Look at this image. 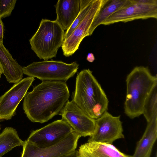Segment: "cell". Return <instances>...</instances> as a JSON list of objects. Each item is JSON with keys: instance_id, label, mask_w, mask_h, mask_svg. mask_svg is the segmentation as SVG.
Returning a JSON list of instances; mask_svg holds the SVG:
<instances>
[{"instance_id": "8fae6325", "label": "cell", "mask_w": 157, "mask_h": 157, "mask_svg": "<svg viewBox=\"0 0 157 157\" xmlns=\"http://www.w3.org/2000/svg\"><path fill=\"white\" fill-rule=\"evenodd\" d=\"M34 80L31 77L22 79L0 97V121L12 118Z\"/></svg>"}, {"instance_id": "277c9868", "label": "cell", "mask_w": 157, "mask_h": 157, "mask_svg": "<svg viewBox=\"0 0 157 157\" xmlns=\"http://www.w3.org/2000/svg\"><path fill=\"white\" fill-rule=\"evenodd\" d=\"M64 34L57 21L42 19L37 31L29 40L31 49L44 61L55 57L63 43Z\"/></svg>"}, {"instance_id": "7a4b0ae2", "label": "cell", "mask_w": 157, "mask_h": 157, "mask_svg": "<svg viewBox=\"0 0 157 157\" xmlns=\"http://www.w3.org/2000/svg\"><path fill=\"white\" fill-rule=\"evenodd\" d=\"M89 69L77 74L72 101L89 117L97 119L107 111L109 101Z\"/></svg>"}, {"instance_id": "4316f807", "label": "cell", "mask_w": 157, "mask_h": 157, "mask_svg": "<svg viewBox=\"0 0 157 157\" xmlns=\"http://www.w3.org/2000/svg\"><path fill=\"white\" fill-rule=\"evenodd\" d=\"M0 129H1V128H0Z\"/></svg>"}, {"instance_id": "603a6c76", "label": "cell", "mask_w": 157, "mask_h": 157, "mask_svg": "<svg viewBox=\"0 0 157 157\" xmlns=\"http://www.w3.org/2000/svg\"><path fill=\"white\" fill-rule=\"evenodd\" d=\"M59 157H78L77 154V151L75 150L72 152Z\"/></svg>"}, {"instance_id": "6da1fadb", "label": "cell", "mask_w": 157, "mask_h": 157, "mask_svg": "<svg viewBox=\"0 0 157 157\" xmlns=\"http://www.w3.org/2000/svg\"><path fill=\"white\" fill-rule=\"evenodd\" d=\"M70 96L65 82L43 81L27 92L23 109L31 122L43 123L59 114Z\"/></svg>"}, {"instance_id": "5bb4252c", "label": "cell", "mask_w": 157, "mask_h": 157, "mask_svg": "<svg viewBox=\"0 0 157 157\" xmlns=\"http://www.w3.org/2000/svg\"><path fill=\"white\" fill-rule=\"evenodd\" d=\"M56 8V20L64 30H67L79 14L80 10V0H59Z\"/></svg>"}, {"instance_id": "ac0fdd59", "label": "cell", "mask_w": 157, "mask_h": 157, "mask_svg": "<svg viewBox=\"0 0 157 157\" xmlns=\"http://www.w3.org/2000/svg\"><path fill=\"white\" fill-rule=\"evenodd\" d=\"M24 142L20 138L15 129L12 127L6 128L0 133V157L13 148L23 146Z\"/></svg>"}, {"instance_id": "e0dca14e", "label": "cell", "mask_w": 157, "mask_h": 157, "mask_svg": "<svg viewBox=\"0 0 157 157\" xmlns=\"http://www.w3.org/2000/svg\"><path fill=\"white\" fill-rule=\"evenodd\" d=\"M131 0H107L96 16L89 31L91 35L96 28L110 16L130 3Z\"/></svg>"}, {"instance_id": "9c48e42d", "label": "cell", "mask_w": 157, "mask_h": 157, "mask_svg": "<svg viewBox=\"0 0 157 157\" xmlns=\"http://www.w3.org/2000/svg\"><path fill=\"white\" fill-rule=\"evenodd\" d=\"M120 115L115 117L107 111L95 119V129L88 142L112 144L117 139L124 138Z\"/></svg>"}, {"instance_id": "484cf974", "label": "cell", "mask_w": 157, "mask_h": 157, "mask_svg": "<svg viewBox=\"0 0 157 157\" xmlns=\"http://www.w3.org/2000/svg\"><path fill=\"white\" fill-rule=\"evenodd\" d=\"M151 153H149L144 157H150Z\"/></svg>"}, {"instance_id": "ba28073f", "label": "cell", "mask_w": 157, "mask_h": 157, "mask_svg": "<svg viewBox=\"0 0 157 157\" xmlns=\"http://www.w3.org/2000/svg\"><path fill=\"white\" fill-rule=\"evenodd\" d=\"M74 131L67 122L62 119L33 131L27 140L39 147H47L59 142Z\"/></svg>"}, {"instance_id": "5b68a950", "label": "cell", "mask_w": 157, "mask_h": 157, "mask_svg": "<svg viewBox=\"0 0 157 157\" xmlns=\"http://www.w3.org/2000/svg\"><path fill=\"white\" fill-rule=\"evenodd\" d=\"M78 66L75 61L68 64L61 61L52 60L33 62L22 69L24 74L42 81L66 82L77 72Z\"/></svg>"}, {"instance_id": "2e32d148", "label": "cell", "mask_w": 157, "mask_h": 157, "mask_svg": "<svg viewBox=\"0 0 157 157\" xmlns=\"http://www.w3.org/2000/svg\"><path fill=\"white\" fill-rule=\"evenodd\" d=\"M157 138V114L147 122L145 131L138 142L135 151L131 157H144L151 153Z\"/></svg>"}, {"instance_id": "3957f363", "label": "cell", "mask_w": 157, "mask_h": 157, "mask_svg": "<svg viewBox=\"0 0 157 157\" xmlns=\"http://www.w3.org/2000/svg\"><path fill=\"white\" fill-rule=\"evenodd\" d=\"M126 82L124 113L133 119L143 114L146 100L157 85V78L151 74L147 67L137 66L128 75Z\"/></svg>"}, {"instance_id": "8992f818", "label": "cell", "mask_w": 157, "mask_h": 157, "mask_svg": "<svg viewBox=\"0 0 157 157\" xmlns=\"http://www.w3.org/2000/svg\"><path fill=\"white\" fill-rule=\"evenodd\" d=\"M149 18H157V1L131 0L130 3L110 16L101 25Z\"/></svg>"}, {"instance_id": "cb8c5ba5", "label": "cell", "mask_w": 157, "mask_h": 157, "mask_svg": "<svg viewBox=\"0 0 157 157\" xmlns=\"http://www.w3.org/2000/svg\"><path fill=\"white\" fill-rule=\"evenodd\" d=\"M86 59L90 62H93L95 60L94 55L92 53H89L87 56Z\"/></svg>"}, {"instance_id": "4fadbf2b", "label": "cell", "mask_w": 157, "mask_h": 157, "mask_svg": "<svg viewBox=\"0 0 157 157\" xmlns=\"http://www.w3.org/2000/svg\"><path fill=\"white\" fill-rule=\"evenodd\" d=\"M78 157H131L119 151L112 144L94 142L80 146L77 151Z\"/></svg>"}, {"instance_id": "d4e9b609", "label": "cell", "mask_w": 157, "mask_h": 157, "mask_svg": "<svg viewBox=\"0 0 157 157\" xmlns=\"http://www.w3.org/2000/svg\"><path fill=\"white\" fill-rule=\"evenodd\" d=\"M3 70L2 68V65L0 63V78L1 77V76L3 74Z\"/></svg>"}, {"instance_id": "7c38bea8", "label": "cell", "mask_w": 157, "mask_h": 157, "mask_svg": "<svg viewBox=\"0 0 157 157\" xmlns=\"http://www.w3.org/2000/svg\"><path fill=\"white\" fill-rule=\"evenodd\" d=\"M59 114L81 137L90 136L95 128V120L89 117L72 101H68Z\"/></svg>"}, {"instance_id": "d6986e66", "label": "cell", "mask_w": 157, "mask_h": 157, "mask_svg": "<svg viewBox=\"0 0 157 157\" xmlns=\"http://www.w3.org/2000/svg\"><path fill=\"white\" fill-rule=\"evenodd\" d=\"M157 85L152 89L146 99L144 105L143 114L147 122L157 114Z\"/></svg>"}, {"instance_id": "52a82bcc", "label": "cell", "mask_w": 157, "mask_h": 157, "mask_svg": "<svg viewBox=\"0 0 157 157\" xmlns=\"http://www.w3.org/2000/svg\"><path fill=\"white\" fill-rule=\"evenodd\" d=\"M80 137L74 131L59 142L43 148L38 147L27 140L22 146L21 157H59L75 150Z\"/></svg>"}, {"instance_id": "44dd1931", "label": "cell", "mask_w": 157, "mask_h": 157, "mask_svg": "<svg viewBox=\"0 0 157 157\" xmlns=\"http://www.w3.org/2000/svg\"><path fill=\"white\" fill-rule=\"evenodd\" d=\"M16 0H0V17H9L14 9Z\"/></svg>"}, {"instance_id": "9a60e30c", "label": "cell", "mask_w": 157, "mask_h": 157, "mask_svg": "<svg viewBox=\"0 0 157 157\" xmlns=\"http://www.w3.org/2000/svg\"><path fill=\"white\" fill-rule=\"evenodd\" d=\"M0 63L3 70V74L9 82L15 83L22 79L24 74L22 67L0 42Z\"/></svg>"}, {"instance_id": "30bf717a", "label": "cell", "mask_w": 157, "mask_h": 157, "mask_svg": "<svg viewBox=\"0 0 157 157\" xmlns=\"http://www.w3.org/2000/svg\"><path fill=\"white\" fill-rule=\"evenodd\" d=\"M107 0H94L88 13L81 23L61 46L63 55L69 57L78 49L83 39L89 36V31L96 16Z\"/></svg>"}, {"instance_id": "ffe728a7", "label": "cell", "mask_w": 157, "mask_h": 157, "mask_svg": "<svg viewBox=\"0 0 157 157\" xmlns=\"http://www.w3.org/2000/svg\"><path fill=\"white\" fill-rule=\"evenodd\" d=\"M94 0H93V1ZM92 2L90 4L80 10V12L73 23L65 33L64 40L67 38L71 35L74 31L81 23L85 17L89 10Z\"/></svg>"}, {"instance_id": "7402d4cb", "label": "cell", "mask_w": 157, "mask_h": 157, "mask_svg": "<svg viewBox=\"0 0 157 157\" xmlns=\"http://www.w3.org/2000/svg\"><path fill=\"white\" fill-rule=\"evenodd\" d=\"M0 17V42L3 44V38L4 32V24Z\"/></svg>"}]
</instances>
